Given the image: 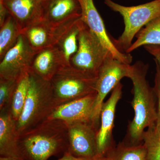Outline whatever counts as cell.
Masks as SVG:
<instances>
[{"instance_id":"4316f807","label":"cell","mask_w":160,"mask_h":160,"mask_svg":"<svg viewBox=\"0 0 160 160\" xmlns=\"http://www.w3.org/2000/svg\"><path fill=\"white\" fill-rule=\"evenodd\" d=\"M98 155L94 158H81L77 157L74 155L67 152L66 153L63 155V156L61 158L58 160H97Z\"/></svg>"},{"instance_id":"f1b7e54d","label":"cell","mask_w":160,"mask_h":160,"mask_svg":"<svg viewBox=\"0 0 160 160\" xmlns=\"http://www.w3.org/2000/svg\"><path fill=\"white\" fill-rule=\"evenodd\" d=\"M0 160H23L22 158L12 157H1Z\"/></svg>"},{"instance_id":"5b68a950","label":"cell","mask_w":160,"mask_h":160,"mask_svg":"<svg viewBox=\"0 0 160 160\" xmlns=\"http://www.w3.org/2000/svg\"><path fill=\"white\" fill-rule=\"evenodd\" d=\"M97 79L71 66L63 67L50 81L57 107L96 92Z\"/></svg>"},{"instance_id":"7c38bea8","label":"cell","mask_w":160,"mask_h":160,"mask_svg":"<svg viewBox=\"0 0 160 160\" xmlns=\"http://www.w3.org/2000/svg\"><path fill=\"white\" fill-rule=\"evenodd\" d=\"M96 95L95 92L58 106L47 119L61 120L67 125L79 122L92 123Z\"/></svg>"},{"instance_id":"d6986e66","label":"cell","mask_w":160,"mask_h":160,"mask_svg":"<svg viewBox=\"0 0 160 160\" xmlns=\"http://www.w3.org/2000/svg\"><path fill=\"white\" fill-rule=\"evenodd\" d=\"M22 30L15 19L9 15L0 27V60L17 42Z\"/></svg>"},{"instance_id":"7a4b0ae2","label":"cell","mask_w":160,"mask_h":160,"mask_svg":"<svg viewBox=\"0 0 160 160\" xmlns=\"http://www.w3.org/2000/svg\"><path fill=\"white\" fill-rule=\"evenodd\" d=\"M68 125L47 119L20 136L19 148L23 160H48L68 152Z\"/></svg>"},{"instance_id":"e0dca14e","label":"cell","mask_w":160,"mask_h":160,"mask_svg":"<svg viewBox=\"0 0 160 160\" xmlns=\"http://www.w3.org/2000/svg\"><path fill=\"white\" fill-rule=\"evenodd\" d=\"M16 122L9 112H0V156L20 157Z\"/></svg>"},{"instance_id":"d4e9b609","label":"cell","mask_w":160,"mask_h":160,"mask_svg":"<svg viewBox=\"0 0 160 160\" xmlns=\"http://www.w3.org/2000/svg\"><path fill=\"white\" fill-rule=\"evenodd\" d=\"M156 64V73L154 77V85L153 88L157 101V120L155 125L160 130V68L157 62L155 61Z\"/></svg>"},{"instance_id":"7402d4cb","label":"cell","mask_w":160,"mask_h":160,"mask_svg":"<svg viewBox=\"0 0 160 160\" xmlns=\"http://www.w3.org/2000/svg\"><path fill=\"white\" fill-rule=\"evenodd\" d=\"M29 86V71L18 80L10 108L12 117L16 122L19 119L25 106Z\"/></svg>"},{"instance_id":"4dcf8cb0","label":"cell","mask_w":160,"mask_h":160,"mask_svg":"<svg viewBox=\"0 0 160 160\" xmlns=\"http://www.w3.org/2000/svg\"><path fill=\"white\" fill-rule=\"evenodd\" d=\"M154 61H156L157 62L160 68V56L157 57L155 58Z\"/></svg>"},{"instance_id":"9c48e42d","label":"cell","mask_w":160,"mask_h":160,"mask_svg":"<svg viewBox=\"0 0 160 160\" xmlns=\"http://www.w3.org/2000/svg\"><path fill=\"white\" fill-rule=\"evenodd\" d=\"M81 7V19L108 49L114 58L123 63L131 64L132 57L130 54L119 50L115 46L112 38L109 37L105 24L93 0H78Z\"/></svg>"},{"instance_id":"2e32d148","label":"cell","mask_w":160,"mask_h":160,"mask_svg":"<svg viewBox=\"0 0 160 160\" xmlns=\"http://www.w3.org/2000/svg\"><path fill=\"white\" fill-rule=\"evenodd\" d=\"M3 2L22 30L43 20V0H3Z\"/></svg>"},{"instance_id":"8fae6325","label":"cell","mask_w":160,"mask_h":160,"mask_svg":"<svg viewBox=\"0 0 160 160\" xmlns=\"http://www.w3.org/2000/svg\"><path fill=\"white\" fill-rule=\"evenodd\" d=\"M98 130L90 122L68 125V152L77 157L85 158H92L96 156Z\"/></svg>"},{"instance_id":"4fadbf2b","label":"cell","mask_w":160,"mask_h":160,"mask_svg":"<svg viewBox=\"0 0 160 160\" xmlns=\"http://www.w3.org/2000/svg\"><path fill=\"white\" fill-rule=\"evenodd\" d=\"M77 20L59 26H52L42 20L23 29L22 34L32 48L37 52L57 45L63 34Z\"/></svg>"},{"instance_id":"30bf717a","label":"cell","mask_w":160,"mask_h":160,"mask_svg":"<svg viewBox=\"0 0 160 160\" xmlns=\"http://www.w3.org/2000/svg\"><path fill=\"white\" fill-rule=\"evenodd\" d=\"M122 85L120 82L102 106L97 136L98 155H106L115 146L113 138L115 115L118 103L122 98Z\"/></svg>"},{"instance_id":"603a6c76","label":"cell","mask_w":160,"mask_h":160,"mask_svg":"<svg viewBox=\"0 0 160 160\" xmlns=\"http://www.w3.org/2000/svg\"><path fill=\"white\" fill-rule=\"evenodd\" d=\"M146 160H160V130L155 125L147 128L143 134Z\"/></svg>"},{"instance_id":"6da1fadb","label":"cell","mask_w":160,"mask_h":160,"mask_svg":"<svg viewBox=\"0 0 160 160\" xmlns=\"http://www.w3.org/2000/svg\"><path fill=\"white\" fill-rule=\"evenodd\" d=\"M149 65L138 61L132 65L129 78L132 82L133 99L131 105L134 116L129 123L126 138L123 141L129 145L142 143L143 134L146 128L154 126L157 120V101L153 87L146 79Z\"/></svg>"},{"instance_id":"277c9868","label":"cell","mask_w":160,"mask_h":160,"mask_svg":"<svg viewBox=\"0 0 160 160\" xmlns=\"http://www.w3.org/2000/svg\"><path fill=\"white\" fill-rule=\"evenodd\" d=\"M112 11L119 13L123 17L125 29L118 39H112L117 48L126 53L132 44V40L144 26L160 15V0L138 5L126 6L115 2L112 0H103Z\"/></svg>"},{"instance_id":"83f0119b","label":"cell","mask_w":160,"mask_h":160,"mask_svg":"<svg viewBox=\"0 0 160 160\" xmlns=\"http://www.w3.org/2000/svg\"><path fill=\"white\" fill-rule=\"evenodd\" d=\"M146 51L150 54L152 55L154 58L160 56V46L154 45H148L144 46Z\"/></svg>"},{"instance_id":"484cf974","label":"cell","mask_w":160,"mask_h":160,"mask_svg":"<svg viewBox=\"0 0 160 160\" xmlns=\"http://www.w3.org/2000/svg\"><path fill=\"white\" fill-rule=\"evenodd\" d=\"M9 15V12L3 3V0H0V27L3 26Z\"/></svg>"},{"instance_id":"ac0fdd59","label":"cell","mask_w":160,"mask_h":160,"mask_svg":"<svg viewBox=\"0 0 160 160\" xmlns=\"http://www.w3.org/2000/svg\"><path fill=\"white\" fill-rule=\"evenodd\" d=\"M136 40L126 50L130 54L141 46L154 45L160 46V15L152 20L136 36Z\"/></svg>"},{"instance_id":"8992f818","label":"cell","mask_w":160,"mask_h":160,"mask_svg":"<svg viewBox=\"0 0 160 160\" xmlns=\"http://www.w3.org/2000/svg\"><path fill=\"white\" fill-rule=\"evenodd\" d=\"M78 43L77 51L70 58L69 66L97 77L101 66L112 55L84 23L78 36Z\"/></svg>"},{"instance_id":"44dd1931","label":"cell","mask_w":160,"mask_h":160,"mask_svg":"<svg viewBox=\"0 0 160 160\" xmlns=\"http://www.w3.org/2000/svg\"><path fill=\"white\" fill-rule=\"evenodd\" d=\"M109 160H146V148L143 143L129 145L122 142L108 152Z\"/></svg>"},{"instance_id":"cb8c5ba5","label":"cell","mask_w":160,"mask_h":160,"mask_svg":"<svg viewBox=\"0 0 160 160\" xmlns=\"http://www.w3.org/2000/svg\"><path fill=\"white\" fill-rule=\"evenodd\" d=\"M18 80L0 78V112H9Z\"/></svg>"},{"instance_id":"5bb4252c","label":"cell","mask_w":160,"mask_h":160,"mask_svg":"<svg viewBox=\"0 0 160 160\" xmlns=\"http://www.w3.org/2000/svg\"><path fill=\"white\" fill-rule=\"evenodd\" d=\"M66 66L64 54L56 45L37 52L29 71L43 79L50 81L55 75Z\"/></svg>"},{"instance_id":"ffe728a7","label":"cell","mask_w":160,"mask_h":160,"mask_svg":"<svg viewBox=\"0 0 160 160\" xmlns=\"http://www.w3.org/2000/svg\"><path fill=\"white\" fill-rule=\"evenodd\" d=\"M84 22L78 19L63 34L57 46L60 48L65 57L67 66L70 58L77 52L78 47V36Z\"/></svg>"},{"instance_id":"1f68e13d","label":"cell","mask_w":160,"mask_h":160,"mask_svg":"<svg viewBox=\"0 0 160 160\" xmlns=\"http://www.w3.org/2000/svg\"><path fill=\"white\" fill-rule=\"evenodd\" d=\"M43 1H45V0H43Z\"/></svg>"},{"instance_id":"3957f363","label":"cell","mask_w":160,"mask_h":160,"mask_svg":"<svg viewBox=\"0 0 160 160\" xmlns=\"http://www.w3.org/2000/svg\"><path fill=\"white\" fill-rule=\"evenodd\" d=\"M28 94L21 116L16 122L19 135L46 119L56 108L50 81H46L29 71Z\"/></svg>"},{"instance_id":"9a60e30c","label":"cell","mask_w":160,"mask_h":160,"mask_svg":"<svg viewBox=\"0 0 160 160\" xmlns=\"http://www.w3.org/2000/svg\"><path fill=\"white\" fill-rule=\"evenodd\" d=\"M43 7V20L52 26H62L81 18L78 0H45Z\"/></svg>"},{"instance_id":"ba28073f","label":"cell","mask_w":160,"mask_h":160,"mask_svg":"<svg viewBox=\"0 0 160 160\" xmlns=\"http://www.w3.org/2000/svg\"><path fill=\"white\" fill-rule=\"evenodd\" d=\"M37 52L22 34L15 45L7 52L0 62V78L18 80L28 72Z\"/></svg>"},{"instance_id":"f546056e","label":"cell","mask_w":160,"mask_h":160,"mask_svg":"<svg viewBox=\"0 0 160 160\" xmlns=\"http://www.w3.org/2000/svg\"><path fill=\"white\" fill-rule=\"evenodd\" d=\"M98 160H109L108 154L106 155H99Z\"/></svg>"},{"instance_id":"52a82bcc","label":"cell","mask_w":160,"mask_h":160,"mask_svg":"<svg viewBox=\"0 0 160 160\" xmlns=\"http://www.w3.org/2000/svg\"><path fill=\"white\" fill-rule=\"evenodd\" d=\"M132 65L126 64L109 57L99 70L96 83V98L92 117V122L99 129L100 113L104 101L107 95L113 90L124 78H129Z\"/></svg>"}]
</instances>
